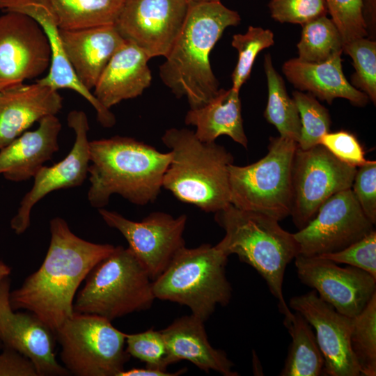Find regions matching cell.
<instances>
[{"label": "cell", "instance_id": "6da1fadb", "mask_svg": "<svg viewBox=\"0 0 376 376\" xmlns=\"http://www.w3.org/2000/svg\"><path fill=\"white\" fill-rule=\"evenodd\" d=\"M51 240L39 269L10 292L14 310L24 309L54 332L74 313L75 294L91 270L115 246L84 240L61 217L50 221Z\"/></svg>", "mask_w": 376, "mask_h": 376}, {"label": "cell", "instance_id": "7a4b0ae2", "mask_svg": "<svg viewBox=\"0 0 376 376\" xmlns=\"http://www.w3.org/2000/svg\"><path fill=\"white\" fill-rule=\"evenodd\" d=\"M239 13L220 1L189 2L180 34L159 67L163 83L190 109L203 107L219 92L210 54L224 30L240 24Z\"/></svg>", "mask_w": 376, "mask_h": 376}, {"label": "cell", "instance_id": "3957f363", "mask_svg": "<svg viewBox=\"0 0 376 376\" xmlns=\"http://www.w3.org/2000/svg\"><path fill=\"white\" fill-rule=\"evenodd\" d=\"M90 187L87 197L96 208L106 206L113 194L145 205L158 196L171 159V152L134 138L115 136L89 142Z\"/></svg>", "mask_w": 376, "mask_h": 376}, {"label": "cell", "instance_id": "277c9868", "mask_svg": "<svg viewBox=\"0 0 376 376\" xmlns=\"http://www.w3.org/2000/svg\"><path fill=\"white\" fill-rule=\"evenodd\" d=\"M214 220L225 231L216 248L226 256H237L265 281L285 318L293 313L285 301L283 284L287 265L299 255L293 233L267 215L243 210L230 204L214 213Z\"/></svg>", "mask_w": 376, "mask_h": 376}, {"label": "cell", "instance_id": "5b68a950", "mask_svg": "<svg viewBox=\"0 0 376 376\" xmlns=\"http://www.w3.org/2000/svg\"><path fill=\"white\" fill-rule=\"evenodd\" d=\"M162 140L171 155L162 187L206 212L215 213L230 204V152L215 141L199 140L186 128H170Z\"/></svg>", "mask_w": 376, "mask_h": 376}, {"label": "cell", "instance_id": "8992f818", "mask_svg": "<svg viewBox=\"0 0 376 376\" xmlns=\"http://www.w3.org/2000/svg\"><path fill=\"white\" fill-rule=\"evenodd\" d=\"M228 256L215 246L182 247L165 270L152 281L155 299L189 307L205 322L217 306L228 304L232 288L226 276Z\"/></svg>", "mask_w": 376, "mask_h": 376}, {"label": "cell", "instance_id": "52a82bcc", "mask_svg": "<svg viewBox=\"0 0 376 376\" xmlns=\"http://www.w3.org/2000/svg\"><path fill=\"white\" fill-rule=\"evenodd\" d=\"M74 301V312L94 314L110 321L149 308L154 300L152 280L128 248L115 246L85 279Z\"/></svg>", "mask_w": 376, "mask_h": 376}, {"label": "cell", "instance_id": "ba28073f", "mask_svg": "<svg viewBox=\"0 0 376 376\" xmlns=\"http://www.w3.org/2000/svg\"><path fill=\"white\" fill-rule=\"evenodd\" d=\"M298 143L270 137L268 152L256 162L228 167L230 204L281 221L290 216L292 165Z\"/></svg>", "mask_w": 376, "mask_h": 376}, {"label": "cell", "instance_id": "9c48e42d", "mask_svg": "<svg viewBox=\"0 0 376 376\" xmlns=\"http://www.w3.org/2000/svg\"><path fill=\"white\" fill-rule=\"evenodd\" d=\"M103 317L74 312L55 331L61 346V359L69 373L77 376H118L130 354L126 334Z\"/></svg>", "mask_w": 376, "mask_h": 376}, {"label": "cell", "instance_id": "30bf717a", "mask_svg": "<svg viewBox=\"0 0 376 376\" xmlns=\"http://www.w3.org/2000/svg\"><path fill=\"white\" fill-rule=\"evenodd\" d=\"M357 169L320 144L307 150L297 147L292 165L290 216L299 230L314 218L326 200L352 187Z\"/></svg>", "mask_w": 376, "mask_h": 376}, {"label": "cell", "instance_id": "8fae6325", "mask_svg": "<svg viewBox=\"0 0 376 376\" xmlns=\"http://www.w3.org/2000/svg\"><path fill=\"white\" fill-rule=\"evenodd\" d=\"M374 230L350 188L326 200L314 218L293 235L299 254L318 256L340 251Z\"/></svg>", "mask_w": 376, "mask_h": 376}, {"label": "cell", "instance_id": "7c38bea8", "mask_svg": "<svg viewBox=\"0 0 376 376\" xmlns=\"http://www.w3.org/2000/svg\"><path fill=\"white\" fill-rule=\"evenodd\" d=\"M98 212L109 227L123 235L152 281L165 270L175 253L185 246V214L175 218L163 212H154L143 220L135 221L116 212L103 208Z\"/></svg>", "mask_w": 376, "mask_h": 376}, {"label": "cell", "instance_id": "4fadbf2b", "mask_svg": "<svg viewBox=\"0 0 376 376\" xmlns=\"http://www.w3.org/2000/svg\"><path fill=\"white\" fill-rule=\"evenodd\" d=\"M0 16V91L35 79L49 69L51 50L31 17L8 11Z\"/></svg>", "mask_w": 376, "mask_h": 376}, {"label": "cell", "instance_id": "5bb4252c", "mask_svg": "<svg viewBox=\"0 0 376 376\" xmlns=\"http://www.w3.org/2000/svg\"><path fill=\"white\" fill-rule=\"evenodd\" d=\"M188 0H125L114 24L120 36L151 58L166 57L184 24Z\"/></svg>", "mask_w": 376, "mask_h": 376}, {"label": "cell", "instance_id": "9a60e30c", "mask_svg": "<svg viewBox=\"0 0 376 376\" xmlns=\"http://www.w3.org/2000/svg\"><path fill=\"white\" fill-rule=\"evenodd\" d=\"M295 265L299 279L338 312L353 318L376 293V278L355 267H340L320 257L297 255Z\"/></svg>", "mask_w": 376, "mask_h": 376}, {"label": "cell", "instance_id": "2e32d148", "mask_svg": "<svg viewBox=\"0 0 376 376\" xmlns=\"http://www.w3.org/2000/svg\"><path fill=\"white\" fill-rule=\"evenodd\" d=\"M68 125L75 132L73 146L67 156L52 166H42L33 177L31 190L22 198L16 215L11 219V228L17 235L30 225L33 207L50 192L80 186L88 173L90 148L88 139L89 124L83 111L68 113Z\"/></svg>", "mask_w": 376, "mask_h": 376}, {"label": "cell", "instance_id": "e0dca14e", "mask_svg": "<svg viewBox=\"0 0 376 376\" xmlns=\"http://www.w3.org/2000/svg\"><path fill=\"white\" fill-rule=\"evenodd\" d=\"M288 306L314 328L324 360L323 375H361L350 345L352 318L338 312L314 290L292 297Z\"/></svg>", "mask_w": 376, "mask_h": 376}, {"label": "cell", "instance_id": "ac0fdd59", "mask_svg": "<svg viewBox=\"0 0 376 376\" xmlns=\"http://www.w3.org/2000/svg\"><path fill=\"white\" fill-rule=\"evenodd\" d=\"M9 277L0 283V340L29 358L38 376H65L68 370L61 366L54 352V332L31 313L16 312L10 301Z\"/></svg>", "mask_w": 376, "mask_h": 376}, {"label": "cell", "instance_id": "d6986e66", "mask_svg": "<svg viewBox=\"0 0 376 376\" xmlns=\"http://www.w3.org/2000/svg\"><path fill=\"white\" fill-rule=\"evenodd\" d=\"M3 12H18L33 19L42 29L49 41L51 63L47 75L37 82L58 91L70 89L86 99L95 109L98 122L104 127L116 123L114 114L102 106L93 93L77 78L65 53L57 18L49 0H0Z\"/></svg>", "mask_w": 376, "mask_h": 376}, {"label": "cell", "instance_id": "ffe728a7", "mask_svg": "<svg viewBox=\"0 0 376 376\" xmlns=\"http://www.w3.org/2000/svg\"><path fill=\"white\" fill-rule=\"evenodd\" d=\"M63 98L58 91L37 81L0 91V149L35 122L58 113Z\"/></svg>", "mask_w": 376, "mask_h": 376}, {"label": "cell", "instance_id": "44dd1931", "mask_svg": "<svg viewBox=\"0 0 376 376\" xmlns=\"http://www.w3.org/2000/svg\"><path fill=\"white\" fill-rule=\"evenodd\" d=\"M63 47L75 73L93 89L113 54L125 43L114 24L92 28L59 29Z\"/></svg>", "mask_w": 376, "mask_h": 376}, {"label": "cell", "instance_id": "7402d4cb", "mask_svg": "<svg viewBox=\"0 0 376 376\" xmlns=\"http://www.w3.org/2000/svg\"><path fill=\"white\" fill-rule=\"evenodd\" d=\"M148 55L126 41L111 57L95 87L93 95L110 109L123 100L141 95L152 81Z\"/></svg>", "mask_w": 376, "mask_h": 376}, {"label": "cell", "instance_id": "603a6c76", "mask_svg": "<svg viewBox=\"0 0 376 376\" xmlns=\"http://www.w3.org/2000/svg\"><path fill=\"white\" fill-rule=\"evenodd\" d=\"M61 130V123L55 115L40 120L36 130L25 131L0 149V174L13 182L33 178L59 150Z\"/></svg>", "mask_w": 376, "mask_h": 376}, {"label": "cell", "instance_id": "cb8c5ba5", "mask_svg": "<svg viewBox=\"0 0 376 376\" xmlns=\"http://www.w3.org/2000/svg\"><path fill=\"white\" fill-rule=\"evenodd\" d=\"M204 321L194 315L175 319L161 330L168 350L169 364L187 360L199 369L216 371L224 376H237L234 363L226 352L210 343Z\"/></svg>", "mask_w": 376, "mask_h": 376}, {"label": "cell", "instance_id": "d4e9b609", "mask_svg": "<svg viewBox=\"0 0 376 376\" xmlns=\"http://www.w3.org/2000/svg\"><path fill=\"white\" fill-rule=\"evenodd\" d=\"M282 70L286 79L301 91H308L321 100L331 104L336 98L347 100L357 107H364L368 97L354 88L345 78L342 68L341 54L318 63L296 58L285 61Z\"/></svg>", "mask_w": 376, "mask_h": 376}, {"label": "cell", "instance_id": "484cf974", "mask_svg": "<svg viewBox=\"0 0 376 376\" xmlns=\"http://www.w3.org/2000/svg\"><path fill=\"white\" fill-rule=\"evenodd\" d=\"M187 125L196 127V137L204 142H213L221 135L247 148L241 113L240 91L232 87L220 88L218 93L201 107L190 109L185 119Z\"/></svg>", "mask_w": 376, "mask_h": 376}, {"label": "cell", "instance_id": "4316f807", "mask_svg": "<svg viewBox=\"0 0 376 376\" xmlns=\"http://www.w3.org/2000/svg\"><path fill=\"white\" fill-rule=\"evenodd\" d=\"M283 324L292 341L281 376H319L323 375L324 360L312 327L298 312L290 318H284Z\"/></svg>", "mask_w": 376, "mask_h": 376}, {"label": "cell", "instance_id": "83f0119b", "mask_svg": "<svg viewBox=\"0 0 376 376\" xmlns=\"http://www.w3.org/2000/svg\"><path fill=\"white\" fill-rule=\"evenodd\" d=\"M60 29L114 24L125 0H49Z\"/></svg>", "mask_w": 376, "mask_h": 376}, {"label": "cell", "instance_id": "f1b7e54d", "mask_svg": "<svg viewBox=\"0 0 376 376\" xmlns=\"http://www.w3.org/2000/svg\"><path fill=\"white\" fill-rule=\"evenodd\" d=\"M264 69L268 89L264 116L275 126L280 136L298 143L301 128L298 109L293 99L288 96L283 79L275 70L269 54L265 56Z\"/></svg>", "mask_w": 376, "mask_h": 376}, {"label": "cell", "instance_id": "f546056e", "mask_svg": "<svg viewBox=\"0 0 376 376\" xmlns=\"http://www.w3.org/2000/svg\"><path fill=\"white\" fill-rule=\"evenodd\" d=\"M343 47V40L337 27L326 15L302 25L297 44L299 59L312 63L322 62L336 54H342Z\"/></svg>", "mask_w": 376, "mask_h": 376}, {"label": "cell", "instance_id": "4dcf8cb0", "mask_svg": "<svg viewBox=\"0 0 376 376\" xmlns=\"http://www.w3.org/2000/svg\"><path fill=\"white\" fill-rule=\"evenodd\" d=\"M350 345L361 375H376V293L352 318Z\"/></svg>", "mask_w": 376, "mask_h": 376}, {"label": "cell", "instance_id": "1f68e13d", "mask_svg": "<svg viewBox=\"0 0 376 376\" xmlns=\"http://www.w3.org/2000/svg\"><path fill=\"white\" fill-rule=\"evenodd\" d=\"M292 99L301 121L298 147L307 150L320 144L324 135L329 132L331 118L328 110L311 93L294 91Z\"/></svg>", "mask_w": 376, "mask_h": 376}, {"label": "cell", "instance_id": "d6a6232c", "mask_svg": "<svg viewBox=\"0 0 376 376\" xmlns=\"http://www.w3.org/2000/svg\"><path fill=\"white\" fill-rule=\"evenodd\" d=\"M274 43V33L261 27L249 26L245 33L233 35L231 44L237 49L238 58L231 76L233 88L240 91L250 77L258 54Z\"/></svg>", "mask_w": 376, "mask_h": 376}, {"label": "cell", "instance_id": "836d02e7", "mask_svg": "<svg viewBox=\"0 0 376 376\" xmlns=\"http://www.w3.org/2000/svg\"><path fill=\"white\" fill-rule=\"evenodd\" d=\"M343 52L353 61L355 72L352 86L376 102V42L366 37L354 39L343 45Z\"/></svg>", "mask_w": 376, "mask_h": 376}, {"label": "cell", "instance_id": "e575fe53", "mask_svg": "<svg viewBox=\"0 0 376 376\" xmlns=\"http://www.w3.org/2000/svg\"><path fill=\"white\" fill-rule=\"evenodd\" d=\"M126 351L146 363V367L166 370L169 364L168 350L160 331L152 329L125 335Z\"/></svg>", "mask_w": 376, "mask_h": 376}, {"label": "cell", "instance_id": "d590c367", "mask_svg": "<svg viewBox=\"0 0 376 376\" xmlns=\"http://www.w3.org/2000/svg\"><path fill=\"white\" fill-rule=\"evenodd\" d=\"M327 13L337 27L343 45L368 36L363 15V0H326Z\"/></svg>", "mask_w": 376, "mask_h": 376}, {"label": "cell", "instance_id": "8d00e7d4", "mask_svg": "<svg viewBox=\"0 0 376 376\" xmlns=\"http://www.w3.org/2000/svg\"><path fill=\"white\" fill-rule=\"evenodd\" d=\"M272 17L281 23L303 25L327 13L326 0H270Z\"/></svg>", "mask_w": 376, "mask_h": 376}, {"label": "cell", "instance_id": "74e56055", "mask_svg": "<svg viewBox=\"0 0 376 376\" xmlns=\"http://www.w3.org/2000/svg\"><path fill=\"white\" fill-rule=\"evenodd\" d=\"M318 256L359 268L376 278V231L373 230L340 251Z\"/></svg>", "mask_w": 376, "mask_h": 376}, {"label": "cell", "instance_id": "f35d334b", "mask_svg": "<svg viewBox=\"0 0 376 376\" xmlns=\"http://www.w3.org/2000/svg\"><path fill=\"white\" fill-rule=\"evenodd\" d=\"M320 145L340 161L356 168L364 164V150L357 138L347 131L328 132L323 136Z\"/></svg>", "mask_w": 376, "mask_h": 376}, {"label": "cell", "instance_id": "ab89813d", "mask_svg": "<svg viewBox=\"0 0 376 376\" xmlns=\"http://www.w3.org/2000/svg\"><path fill=\"white\" fill-rule=\"evenodd\" d=\"M357 169L352 190L363 212L376 223V162L367 160Z\"/></svg>", "mask_w": 376, "mask_h": 376}, {"label": "cell", "instance_id": "60d3db41", "mask_svg": "<svg viewBox=\"0 0 376 376\" xmlns=\"http://www.w3.org/2000/svg\"><path fill=\"white\" fill-rule=\"evenodd\" d=\"M0 376H38L31 361L7 347L0 353Z\"/></svg>", "mask_w": 376, "mask_h": 376}, {"label": "cell", "instance_id": "b9f144b4", "mask_svg": "<svg viewBox=\"0 0 376 376\" xmlns=\"http://www.w3.org/2000/svg\"><path fill=\"white\" fill-rule=\"evenodd\" d=\"M187 368L180 369L175 373L146 367L144 368H132L121 371L118 376H177L185 373Z\"/></svg>", "mask_w": 376, "mask_h": 376}, {"label": "cell", "instance_id": "7bdbcfd3", "mask_svg": "<svg viewBox=\"0 0 376 376\" xmlns=\"http://www.w3.org/2000/svg\"><path fill=\"white\" fill-rule=\"evenodd\" d=\"M363 15L368 36H373L376 24V0H363Z\"/></svg>", "mask_w": 376, "mask_h": 376}, {"label": "cell", "instance_id": "ee69618b", "mask_svg": "<svg viewBox=\"0 0 376 376\" xmlns=\"http://www.w3.org/2000/svg\"><path fill=\"white\" fill-rule=\"evenodd\" d=\"M11 272L10 267L3 261L0 260V283L6 277H8Z\"/></svg>", "mask_w": 376, "mask_h": 376}, {"label": "cell", "instance_id": "f6af8a7d", "mask_svg": "<svg viewBox=\"0 0 376 376\" xmlns=\"http://www.w3.org/2000/svg\"><path fill=\"white\" fill-rule=\"evenodd\" d=\"M189 2H207V1H219L220 0H188Z\"/></svg>", "mask_w": 376, "mask_h": 376}]
</instances>
